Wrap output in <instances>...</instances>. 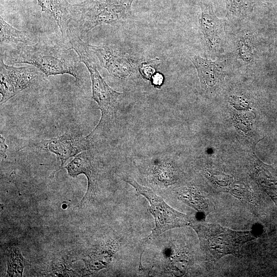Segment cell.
<instances>
[{"label":"cell","instance_id":"obj_18","mask_svg":"<svg viewBox=\"0 0 277 277\" xmlns=\"http://www.w3.org/2000/svg\"><path fill=\"white\" fill-rule=\"evenodd\" d=\"M7 258V275L11 276H23L25 260L19 248L15 245L10 246Z\"/></svg>","mask_w":277,"mask_h":277},{"label":"cell","instance_id":"obj_10","mask_svg":"<svg viewBox=\"0 0 277 277\" xmlns=\"http://www.w3.org/2000/svg\"><path fill=\"white\" fill-rule=\"evenodd\" d=\"M88 47L97 56L101 65L112 75L124 78L131 74L134 61L127 53L107 45L88 44Z\"/></svg>","mask_w":277,"mask_h":277},{"label":"cell","instance_id":"obj_9","mask_svg":"<svg viewBox=\"0 0 277 277\" xmlns=\"http://www.w3.org/2000/svg\"><path fill=\"white\" fill-rule=\"evenodd\" d=\"M61 168L66 169L68 174L72 177L81 174H84L87 177V190L79 204L80 207L95 200L99 192L100 176L94 157L90 149L80 153L67 165L60 169Z\"/></svg>","mask_w":277,"mask_h":277},{"label":"cell","instance_id":"obj_2","mask_svg":"<svg viewBox=\"0 0 277 277\" xmlns=\"http://www.w3.org/2000/svg\"><path fill=\"white\" fill-rule=\"evenodd\" d=\"M70 48L77 53L81 62L84 63L90 76L92 98L96 102L101 111L100 120L93 130L86 136L92 140L96 134L107 128L115 118L120 102L123 93L111 88L101 75L93 53L75 31L69 30Z\"/></svg>","mask_w":277,"mask_h":277},{"label":"cell","instance_id":"obj_16","mask_svg":"<svg viewBox=\"0 0 277 277\" xmlns=\"http://www.w3.org/2000/svg\"><path fill=\"white\" fill-rule=\"evenodd\" d=\"M225 17L232 22L241 21L251 14L258 0H225Z\"/></svg>","mask_w":277,"mask_h":277},{"label":"cell","instance_id":"obj_15","mask_svg":"<svg viewBox=\"0 0 277 277\" xmlns=\"http://www.w3.org/2000/svg\"><path fill=\"white\" fill-rule=\"evenodd\" d=\"M256 178L277 207V171L262 162L257 163Z\"/></svg>","mask_w":277,"mask_h":277},{"label":"cell","instance_id":"obj_17","mask_svg":"<svg viewBox=\"0 0 277 277\" xmlns=\"http://www.w3.org/2000/svg\"><path fill=\"white\" fill-rule=\"evenodd\" d=\"M0 27L1 44L5 43L16 45L27 44L28 39L26 34L9 25L2 16L0 17Z\"/></svg>","mask_w":277,"mask_h":277},{"label":"cell","instance_id":"obj_7","mask_svg":"<svg viewBox=\"0 0 277 277\" xmlns=\"http://www.w3.org/2000/svg\"><path fill=\"white\" fill-rule=\"evenodd\" d=\"M1 105L22 91L38 83L44 74L35 66L15 67L6 64L1 56Z\"/></svg>","mask_w":277,"mask_h":277},{"label":"cell","instance_id":"obj_13","mask_svg":"<svg viewBox=\"0 0 277 277\" xmlns=\"http://www.w3.org/2000/svg\"><path fill=\"white\" fill-rule=\"evenodd\" d=\"M149 170L152 181L160 185H171L179 179L176 167L173 162L168 157L153 161L151 164Z\"/></svg>","mask_w":277,"mask_h":277},{"label":"cell","instance_id":"obj_14","mask_svg":"<svg viewBox=\"0 0 277 277\" xmlns=\"http://www.w3.org/2000/svg\"><path fill=\"white\" fill-rule=\"evenodd\" d=\"M119 245L120 241L113 240L97 247L85 260L87 268L91 271H98L106 267Z\"/></svg>","mask_w":277,"mask_h":277},{"label":"cell","instance_id":"obj_23","mask_svg":"<svg viewBox=\"0 0 277 277\" xmlns=\"http://www.w3.org/2000/svg\"><path fill=\"white\" fill-rule=\"evenodd\" d=\"M0 138L1 157V158L6 159L7 157L6 151L8 148V146L5 143V140L4 137L1 135Z\"/></svg>","mask_w":277,"mask_h":277},{"label":"cell","instance_id":"obj_6","mask_svg":"<svg viewBox=\"0 0 277 277\" xmlns=\"http://www.w3.org/2000/svg\"><path fill=\"white\" fill-rule=\"evenodd\" d=\"M198 1L201 9L199 17L200 42L207 55L219 58L226 45L224 22L215 15L212 0Z\"/></svg>","mask_w":277,"mask_h":277},{"label":"cell","instance_id":"obj_8","mask_svg":"<svg viewBox=\"0 0 277 277\" xmlns=\"http://www.w3.org/2000/svg\"><path fill=\"white\" fill-rule=\"evenodd\" d=\"M91 141L76 132H66L63 134L41 141H30L19 150L29 147L48 151L56 155L61 166L70 158L89 150Z\"/></svg>","mask_w":277,"mask_h":277},{"label":"cell","instance_id":"obj_4","mask_svg":"<svg viewBox=\"0 0 277 277\" xmlns=\"http://www.w3.org/2000/svg\"><path fill=\"white\" fill-rule=\"evenodd\" d=\"M134 0H85L74 5V12L70 27L80 36L95 27L114 25L129 18Z\"/></svg>","mask_w":277,"mask_h":277},{"label":"cell","instance_id":"obj_24","mask_svg":"<svg viewBox=\"0 0 277 277\" xmlns=\"http://www.w3.org/2000/svg\"><path fill=\"white\" fill-rule=\"evenodd\" d=\"M85 1V0H83V1Z\"/></svg>","mask_w":277,"mask_h":277},{"label":"cell","instance_id":"obj_5","mask_svg":"<svg viewBox=\"0 0 277 277\" xmlns=\"http://www.w3.org/2000/svg\"><path fill=\"white\" fill-rule=\"evenodd\" d=\"M123 179L144 196L150 204V211L153 216L155 226L149 239H154L168 230L189 226L192 216L174 209L151 189L140 185L132 177L125 175Z\"/></svg>","mask_w":277,"mask_h":277},{"label":"cell","instance_id":"obj_12","mask_svg":"<svg viewBox=\"0 0 277 277\" xmlns=\"http://www.w3.org/2000/svg\"><path fill=\"white\" fill-rule=\"evenodd\" d=\"M42 10L50 15L58 26L64 44L69 45V26L74 12V5L66 0H37Z\"/></svg>","mask_w":277,"mask_h":277},{"label":"cell","instance_id":"obj_22","mask_svg":"<svg viewBox=\"0 0 277 277\" xmlns=\"http://www.w3.org/2000/svg\"><path fill=\"white\" fill-rule=\"evenodd\" d=\"M164 81V77L163 75L160 72H156L150 81L151 84L156 88L161 87L163 85Z\"/></svg>","mask_w":277,"mask_h":277},{"label":"cell","instance_id":"obj_3","mask_svg":"<svg viewBox=\"0 0 277 277\" xmlns=\"http://www.w3.org/2000/svg\"><path fill=\"white\" fill-rule=\"evenodd\" d=\"M196 232L203 253L211 260L228 254L239 256L242 246L256 238L251 231H235L192 216L189 225Z\"/></svg>","mask_w":277,"mask_h":277},{"label":"cell","instance_id":"obj_19","mask_svg":"<svg viewBox=\"0 0 277 277\" xmlns=\"http://www.w3.org/2000/svg\"><path fill=\"white\" fill-rule=\"evenodd\" d=\"M235 53L238 60L242 64L254 63L255 49L254 44L250 37L246 35L240 36L235 45Z\"/></svg>","mask_w":277,"mask_h":277},{"label":"cell","instance_id":"obj_1","mask_svg":"<svg viewBox=\"0 0 277 277\" xmlns=\"http://www.w3.org/2000/svg\"><path fill=\"white\" fill-rule=\"evenodd\" d=\"M65 45L48 39H39L33 45L18 44L1 56L8 64H29L45 76L68 74L81 81L78 56Z\"/></svg>","mask_w":277,"mask_h":277},{"label":"cell","instance_id":"obj_20","mask_svg":"<svg viewBox=\"0 0 277 277\" xmlns=\"http://www.w3.org/2000/svg\"><path fill=\"white\" fill-rule=\"evenodd\" d=\"M181 199L189 206L200 212L205 211L206 207L202 196L193 188H185L181 191Z\"/></svg>","mask_w":277,"mask_h":277},{"label":"cell","instance_id":"obj_11","mask_svg":"<svg viewBox=\"0 0 277 277\" xmlns=\"http://www.w3.org/2000/svg\"><path fill=\"white\" fill-rule=\"evenodd\" d=\"M190 59L197 71L201 87L204 90L216 88L223 80L225 60L213 61L197 55L191 56Z\"/></svg>","mask_w":277,"mask_h":277},{"label":"cell","instance_id":"obj_21","mask_svg":"<svg viewBox=\"0 0 277 277\" xmlns=\"http://www.w3.org/2000/svg\"><path fill=\"white\" fill-rule=\"evenodd\" d=\"M160 64L161 61L157 57L144 62L139 65L140 73L143 78L150 81Z\"/></svg>","mask_w":277,"mask_h":277}]
</instances>
